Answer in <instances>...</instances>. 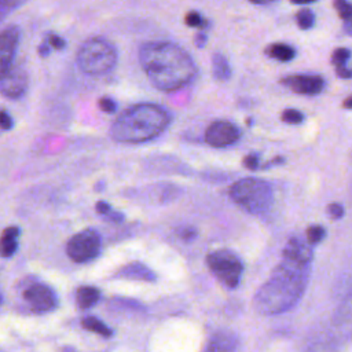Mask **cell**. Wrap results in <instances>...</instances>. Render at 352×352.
<instances>
[{"instance_id":"30","label":"cell","mask_w":352,"mask_h":352,"mask_svg":"<svg viewBox=\"0 0 352 352\" xmlns=\"http://www.w3.org/2000/svg\"><path fill=\"white\" fill-rule=\"evenodd\" d=\"M99 107L104 113H114L117 110V103L114 99H111L109 96H102L99 99Z\"/></svg>"},{"instance_id":"40","label":"cell","mask_w":352,"mask_h":352,"mask_svg":"<svg viewBox=\"0 0 352 352\" xmlns=\"http://www.w3.org/2000/svg\"><path fill=\"white\" fill-rule=\"evenodd\" d=\"M342 107H345V109H348V110H352V95L348 96V98L344 100Z\"/></svg>"},{"instance_id":"5","label":"cell","mask_w":352,"mask_h":352,"mask_svg":"<svg viewBox=\"0 0 352 352\" xmlns=\"http://www.w3.org/2000/svg\"><path fill=\"white\" fill-rule=\"evenodd\" d=\"M77 65L87 74H103L117 63V51L111 43L100 37L84 41L77 52Z\"/></svg>"},{"instance_id":"6","label":"cell","mask_w":352,"mask_h":352,"mask_svg":"<svg viewBox=\"0 0 352 352\" xmlns=\"http://www.w3.org/2000/svg\"><path fill=\"white\" fill-rule=\"evenodd\" d=\"M206 264L210 272L228 289L239 285L243 264L242 260L228 249H217L206 256Z\"/></svg>"},{"instance_id":"13","label":"cell","mask_w":352,"mask_h":352,"mask_svg":"<svg viewBox=\"0 0 352 352\" xmlns=\"http://www.w3.org/2000/svg\"><path fill=\"white\" fill-rule=\"evenodd\" d=\"M21 40V30L16 25H8L0 34V73L12 66V60Z\"/></svg>"},{"instance_id":"24","label":"cell","mask_w":352,"mask_h":352,"mask_svg":"<svg viewBox=\"0 0 352 352\" xmlns=\"http://www.w3.org/2000/svg\"><path fill=\"white\" fill-rule=\"evenodd\" d=\"M351 58V51L348 48H337L333 51L331 54V63L336 67H340V66H345L348 59Z\"/></svg>"},{"instance_id":"29","label":"cell","mask_w":352,"mask_h":352,"mask_svg":"<svg viewBox=\"0 0 352 352\" xmlns=\"http://www.w3.org/2000/svg\"><path fill=\"white\" fill-rule=\"evenodd\" d=\"M327 214L333 219V220H340L344 217V206L338 202H333L327 206Z\"/></svg>"},{"instance_id":"11","label":"cell","mask_w":352,"mask_h":352,"mask_svg":"<svg viewBox=\"0 0 352 352\" xmlns=\"http://www.w3.org/2000/svg\"><path fill=\"white\" fill-rule=\"evenodd\" d=\"M280 84H283L286 88H289L290 91L298 95H307V96L319 95L324 88V80L318 74L287 76L280 80Z\"/></svg>"},{"instance_id":"26","label":"cell","mask_w":352,"mask_h":352,"mask_svg":"<svg viewBox=\"0 0 352 352\" xmlns=\"http://www.w3.org/2000/svg\"><path fill=\"white\" fill-rule=\"evenodd\" d=\"M334 7H336V10L338 12V16L344 22L352 21V3L337 0V1H334Z\"/></svg>"},{"instance_id":"21","label":"cell","mask_w":352,"mask_h":352,"mask_svg":"<svg viewBox=\"0 0 352 352\" xmlns=\"http://www.w3.org/2000/svg\"><path fill=\"white\" fill-rule=\"evenodd\" d=\"M81 326L82 329L88 330V331H92V333H96L102 337H111L113 334V330L104 324L100 319L95 318V316H85L81 319Z\"/></svg>"},{"instance_id":"34","label":"cell","mask_w":352,"mask_h":352,"mask_svg":"<svg viewBox=\"0 0 352 352\" xmlns=\"http://www.w3.org/2000/svg\"><path fill=\"white\" fill-rule=\"evenodd\" d=\"M337 76L341 77V78H352V66H340V67H336L334 69Z\"/></svg>"},{"instance_id":"12","label":"cell","mask_w":352,"mask_h":352,"mask_svg":"<svg viewBox=\"0 0 352 352\" xmlns=\"http://www.w3.org/2000/svg\"><path fill=\"white\" fill-rule=\"evenodd\" d=\"M333 331L341 342H352V290L345 296L333 318Z\"/></svg>"},{"instance_id":"37","label":"cell","mask_w":352,"mask_h":352,"mask_svg":"<svg viewBox=\"0 0 352 352\" xmlns=\"http://www.w3.org/2000/svg\"><path fill=\"white\" fill-rule=\"evenodd\" d=\"M106 220L109 221H114V223H121L122 219H124V214L120 213V212H116V210H111L107 216H104Z\"/></svg>"},{"instance_id":"39","label":"cell","mask_w":352,"mask_h":352,"mask_svg":"<svg viewBox=\"0 0 352 352\" xmlns=\"http://www.w3.org/2000/svg\"><path fill=\"white\" fill-rule=\"evenodd\" d=\"M342 29H344V32H345L348 36H352V21L344 22V23H342Z\"/></svg>"},{"instance_id":"10","label":"cell","mask_w":352,"mask_h":352,"mask_svg":"<svg viewBox=\"0 0 352 352\" xmlns=\"http://www.w3.org/2000/svg\"><path fill=\"white\" fill-rule=\"evenodd\" d=\"M0 74V91L4 96L18 99L25 94L28 88V74L22 67L12 65Z\"/></svg>"},{"instance_id":"15","label":"cell","mask_w":352,"mask_h":352,"mask_svg":"<svg viewBox=\"0 0 352 352\" xmlns=\"http://www.w3.org/2000/svg\"><path fill=\"white\" fill-rule=\"evenodd\" d=\"M238 346V337L230 330L216 331L208 341L204 352H235Z\"/></svg>"},{"instance_id":"36","label":"cell","mask_w":352,"mask_h":352,"mask_svg":"<svg viewBox=\"0 0 352 352\" xmlns=\"http://www.w3.org/2000/svg\"><path fill=\"white\" fill-rule=\"evenodd\" d=\"M206 40H208V37H206V34H205L204 32H199V33H197V34L194 36V44H195L198 48H202V47L206 44Z\"/></svg>"},{"instance_id":"1","label":"cell","mask_w":352,"mask_h":352,"mask_svg":"<svg viewBox=\"0 0 352 352\" xmlns=\"http://www.w3.org/2000/svg\"><path fill=\"white\" fill-rule=\"evenodd\" d=\"M139 62L150 82L165 92L188 85L197 76L195 62L188 52L169 41L143 44L139 50Z\"/></svg>"},{"instance_id":"38","label":"cell","mask_w":352,"mask_h":352,"mask_svg":"<svg viewBox=\"0 0 352 352\" xmlns=\"http://www.w3.org/2000/svg\"><path fill=\"white\" fill-rule=\"evenodd\" d=\"M37 51H38V55H40V56H47V55L50 54V44L43 41V43L38 45V50H37Z\"/></svg>"},{"instance_id":"28","label":"cell","mask_w":352,"mask_h":352,"mask_svg":"<svg viewBox=\"0 0 352 352\" xmlns=\"http://www.w3.org/2000/svg\"><path fill=\"white\" fill-rule=\"evenodd\" d=\"M176 232H177V235H179L180 239L187 241V242L195 239L197 235H198L197 228L192 227V226H182V227H179V228L176 230Z\"/></svg>"},{"instance_id":"18","label":"cell","mask_w":352,"mask_h":352,"mask_svg":"<svg viewBox=\"0 0 352 352\" xmlns=\"http://www.w3.org/2000/svg\"><path fill=\"white\" fill-rule=\"evenodd\" d=\"M100 298V292L94 286H81L76 292V302L80 309L94 307Z\"/></svg>"},{"instance_id":"16","label":"cell","mask_w":352,"mask_h":352,"mask_svg":"<svg viewBox=\"0 0 352 352\" xmlns=\"http://www.w3.org/2000/svg\"><path fill=\"white\" fill-rule=\"evenodd\" d=\"M116 276L124 278V279L144 280V282H154L155 280L154 271L151 268H148L146 264L139 263V261L128 263L126 265H124L122 268L118 270Z\"/></svg>"},{"instance_id":"32","label":"cell","mask_w":352,"mask_h":352,"mask_svg":"<svg viewBox=\"0 0 352 352\" xmlns=\"http://www.w3.org/2000/svg\"><path fill=\"white\" fill-rule=\"evenodd\" d=\"M258 164H260V160H258V155L257 154H249L243 158V165L250 169V170H254L258 168Z\"/></svg>"},{"instance_id":"27","label":"cell","mask_w":352,"mask_h":352,"mask_svg":"<svg viewBox=\"0 0 352 352\" xmlns=\"http://www.w3.org/2000/svg\"><path fill=\"white\" fill-rule=\"evenodd\" d=\"M184 21H186V25L190 26V28H202V26H206V21H205V19L201 16V14L197 12V11H190V12H187Z\"/></svg>"},{"instance_id":"23","label":"cell","mask_w":352,"mask_h":352,"mask_svg":"<svg viewBox=\"0 0 352 352\" xmlns=\"http://www.w3.org/2000/svg\"><path fill=\"white\" fill-rule=\"evenodd\" d=\"M305 236H307V242L309 245H316L326 236V230L319 224H312L307 228Z\"/></svg>"},{"instance_id":"2","label":"cell","mask_w":352,"mask_h":352,"mask_svg":"<svg viewBox=\"0 0 352 352\" xmlns=\"http://www.w3.org/2000/svg\"><path fill=\"white\" fill-rule=\"evenodd\" d=\"M309 272L311 264L282 257L253 298L256 311L261 315H279L292 309L307 289Z\"/></svg>"},{"instance_id":"14","label":"cell","mask_w":352,"mask_h":352,"mask_svg":"<svg viewBox=\"0 0 352 352\" xmlns=\"http://www.w3.org/2000/svg\"><path fill=\"white\" fill-rule=\"evenodd\" d=\"M282 257L302 264H311L314 258L312 245H309L307 241H302L298 236H293L286 242L282 252Z\"/></svg>"},{"instance_id":"41","label":"cell","mask_w":352,"mask_h":352,"mask_svg":"<svg viewBox=\"0 0 352 352\" xmlns=\"http://www.w3.org/2000/svg\"><path fill=\"white\" fill-rule=\"evenodd\" d=\"M62 352H76L72 346H65L63 349H62Z\"/></svg>"},{"instance_id":"3","label":"cell","mask_w":352,"mask_h":352,"mask_svg":"<svg viewBox=\"0 0 352 352\" xmlns=\"http://www.w3.org/2000/svg\"><path fill=\"white\" fill-rule=\"evenodd\" d=\"M170 116L160 104L139 103L121 113L110 128L111 138L121 143H142L158 136L169 124Z\"/></svg>"},{"instance_id":"31","label":"cell","mask_w":352,"mask_h":352,"mask_svg":"<svg viewBox=\"0 0 352 352\" xmlns=\"http://www.w3.org/2000/svg\"><path fill=\"white\" fill-rule=\"evenodd\" d=\"M47 43L50 44V47H52V48H55V50H63L65 45H66L65 40H63L60 36L55 34V33H52V34L48 36Z\"/></svg>"},{"instance_id":"20","label":"cell","mask_w":352,"mask_h":352,"mask_svg":"<svg viewBox=\"0 0 352 352\" xmlns=\"http://www.w3.org/2000/svg\"><path fill=\"white\" fill-rule=\"evenodd\" d=\"M212 73L217 81H226L231 76V66L227 58L220 52H214L212 56Z\"/></svg>"},{"instance_id":"22","label":"cell","mask_w":352,"mask_h":352,"mask_svg":"<svg viewBox=\"0 0 352 352\" xmlns=\"http://www.w3.org/2000/svg\"><path fill=\"white\" fill-rule=\"evenodd\" d=\"M296 21H297V25H298L300 29L308 30L315 23V14L309 8H301L296 14Z\"/></svg>"},{"instance_id":"35","label":"cell","mask_w":352,"mask_h":352,"mask_svg":"<svg viewBox=\"0 0 352 352\" xmlns=\"http://www.w3.org/2000/svg\"><path fill=\"white\" fill-rule=\"evenodd\" d=\"M95 209H96V212H98L99 214H102V216H107V214L113 210V209H111V206H110L107 202H104V201H99V202H96Z\"/></svg>"},{"instance_id":"7","label":"cell","mask_w":352,"mask_h":352,"mask_svg":"<svg viewBox=\"0 0 352 352\" xmlns=\"http://www.w3.org/2000/svg\"><path fill=\"white\" fill-rule=\"evenodd\" d=\"M21 297L25 304L36 314L50 312L56 308L58 298L55 292L37 279H29L23 283Z\"/></svg>"},{"instance_id":"25","label":"cell","mask_w":352,"mask_h":352,"mask_svg":"<svg viewBox=\"0 0 352 352\" xmlns=\"http://www.w3.org/2000/svg\"><path fill=\"white\" fill-rule=\"evenodd\" d=\"M280 118L286 124L297 125V124H301L304 121V114L300 110H296V109H286V110L282 111Z\"/></svg>"},{"instance_id":"8","label":"cell","mask_w":352,"mask_h":352,"mask_svg":"<svg viewBox=\"0 0 352 352\" xmlns=\"http://www.w3.org/2000/svg\"><path fill=\"white\" fill-rule=\"evenodd\" d=\"M100 246L102 242L99 234L92 228H87L67 241L66 253L74 263H87L99 254Z\"/></svg>"},{"instance_id":"17","label":"cell","mask_w":352,"mask_h":352,"mask_svg":"<svg viewBox=\"0 0 352 352\" xmlns=\"http://www.w3.org/2000/svg\"><path fill=\"white\" fill-rule=\"evenodd\" d=\"M19 227L11 226L7 227L1 234V256L3 257H11L16 248H18V236H19Z\"/></svg>"},{"instance_id":"4","label":"cell","mask_w":352,"mask_h":352,"mask_svg":"<svg viewBox=\"0 0 352 352\" xmlns=\"http://www.w3.org/2000/svg\"><path fill=\"white\" fill-rule=\"evenodd\" d=\"M231 199L249 213L267 212L274 201L271 186L257 177H245L235 182L230 188Z\"/></svg>"},{"instance_id":"19","label":"cell","mask_w":352,"mask_h":352,"mask_svg":"<svg viewBox=\"0 0 352 352\" xmlns=\"http://www.w3.org/2000/svg\"><path fill=\"white\" fill-rule=\"evenodd\" d=\"M265 54L279 62H289L296 56L294 47L285 43H274L265 48Z\"/></svg>"},{"instance_id":"33","label":"cell","mask_w":352,"mask_h":352,"mask_svg":"<svg viewBox=\"0 0 352 352\" xmlns=\"http://www.w3.org/2000/svg\"><path fill=\"white\" fill-rule=\"evenodd\" d=\"M0 126H1L3 131H7V129H10L12 126V120L7 114L6 110H1V113H0Z\"/></svg>"},{"instance_id":"9","label":"cell","mask_w":352,"mask_h":352,"mask_svg":"<svg viewBox=\"0 0 352 352\" xmlns=\"http://www.w3.org/2000/svg\"><path fill=\"white\" fill-rule=\"evenodd\" d=\"M241 138L239 128L230 121H214L205 132V142L212 147H226Z\"/></svg>"}]
</instances>
